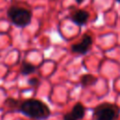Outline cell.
Returning a JSON list of instances; mask_svg holds the SVG:
<instances>
[{"label":"cell","mask_w":120,"mask_h":120,"mask_svg":"<svg viewBox=\"0 0 120 120\" xmlns=\"http://www.w3.org/2000/svg\"><path fill=\"white\" fill-rule=\"evenodd\" d=\"M18 112L35 120H45L51 115L49 106L37 98H27L22 101Z\"/></svg>","instance_id":"6da1fadb"},{"label":"cell","mask_w":120,"mask_h":120,"mask_svg":"<svg viewBox=\"0 0 120 120\" xmlns=\"http://www.w3.org/2000/svg\"><path fill=\"white\" fill-rule=\"evenodd\" d=\"M120 115V108L113 103L104 102L94 108L93 117L95 120H117Z\"/></svg>","instance_id":"7a4b0ae2"},{"label":"cell","mask_w":120,"mask_h":120,"mask_svg":"<svg viewBox=\"0 0 120 120\" xmlns=\"http://www.w3.org/2000/svg\"><path fill=\"white\" fill-rule=\"evenodd\" d=\"M7 15L14 25L22 28L29 25L32 20V13L30 10L15 6H12L8 9Z\"/></svg>","instance_id":"3957f363"},{"label":"cell","mask_w":120,"mask_h":120,"mask_svg":"<svg viewBox=\"0 0 120 120\" xmlns=\"http://www.w3.org/2000/svg\"><path fill=\"white\" fill-rule=\"evenodd\" d=\"M93 43V38L90 35H83L82 40L78 43H75L71 46V51L74 53L79 54H85L91 48V45Z\"/></svg>","instance_id":"277c9868"},{"label":"cell","mask_w":120,"mask_h":120,"mask_svg":"<svg viewBox=\"0 0 120 120\" xmlns=\"http://www.w3.org/2000/svg\"><path fill=\"white\" fill-rule=\"evenodd\" d=\"M86 108L81 102H77L70 112H67L63 116V120H82L85 115Z\"/></svg>","instance_id":"5b68a950"},{"label":"cell","mask_w":120,"mask_h":120,"mask_svg":"<svg viewBox=\"0 0 120 120\" xmlns=\"http://www.w3.org/2000/svg\"><path fill=\"white\" fill-rule=\"evenodd\" d=\"M88 19H89V13L83 9H79L75 11L70 17V20L79 26L84 25L87 22Z\"/></svg>","instance_id":"8992f818"},{"label":"cell","mask_w":120,"mask_h":120,"mask_svg":"<svg viewBox=\"0 0 120 120\" xmlns=\"http://www.w3.org/2000/svg\"><path fill=\"white\" fill-rule=\"evenodd\" d=\"M98 78L92 74H84L81 77V84L82 87L93 86L97 83Z\"/></svg>","instance_id":"52a82bcc"},{"label":"cell","mask_w":120,"mask_h":120,"mask_svg":"<svg viewBox=\"0 0 120 120\" xmlns=\"http://www.w3.org/2000/svg\"><path fill=\"white\" fill-rule=\"evenodd\" d=\"M36 69H37L36 66H34L33 64L26 62V61H23L21 66V73L22 75H30V74L34 73L36 71Z\"/></svg>","instance_id":"ba28073f"},{"label":"cell","mask_w":120,"mask_h":120,"mask_svg":"<svg viewBox=\"0 0 120 120\" xmlns=\"http://www.w3.org/2000/svg\"><path fill=\"white\" fill-rule=\"evenodd\" d=\"M4 104L10 110L12 111H17L19 110V107H20V104H21V101L16 99V98H8L5 101H4Z\"/></svg>","instance_id":"9c48e42d"},{"label":"cell","mask_w":120,"mask_h":120,"mask_svg":"<svg viewBox=\"0 0 120 120\" xmlns=\"http://www.w3.org/2000/svg\"><path fill=\"white\" fill-rule=\"evenodd\" d=\"M28 84H30L31 86H37L39 84V80L38 78H30L28 80Z\"/></svg>","instance_id":"30bf717a"},{"label":"cell","mask_w":120,"mask_h":120,"mask_svg":"<svg viewBox=\"0 0 120 120\" xmlns=\"http://www.w3.org/2000/svg\"><path fill=\"white\" fill-rule=\"evenodd\" d=\"M116 1H117V2H118V3H120V0H116Z\"/></svg>","instance_id":"8fae6325"}]
</instances>
